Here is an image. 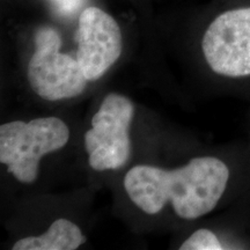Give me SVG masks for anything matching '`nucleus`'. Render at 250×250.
Returning <instances> with one entry per match:
<instances>
[{
    "label": "nucleus",
    "instance_id": "5",
    "mask_svg": "<svg viewBox=\"0 0 250 250\" xmlns=\"http://www.w3.org/2000/svg\"><path fill=\"white\" fill-rule=\"evenodd\" d=\"M202 49L217 74L250 77V7L230 9L215 18L203 36Z\"/></svg>",
    "mask_w": 250,
    "mask_h": 250
},
{
    "label": "nucleus",
    "instance_id": "7",
    "mask_svg": "<svg viewBox=\"0 0 250 250\" xmlns=\"http://www.w3.org/2000/svg\"><path fill=\"white\" fill-rule=\"evenodd\" d=\"M86 242L79 226L67 219L59 218L44 234L27 236L12 247L13 250H74Z\"/></svg>",
    "mask_w": 250,
    "mask_h": 250
},
{
    "label": "nucleus",
    "instance_id": "3",
    "mask_svg": "<svg viewBox=\"0 0 250 250\" xmlns=\"http://www.w3.org/2000/svg\"><path fill=\"white\" fill-rule=\"evenodd\" d=\"M62 40L55 29L43 27L35 35V52L28 65L31 89L46 101L78 96L87 80L77 58L61 52Z\"/></svg>",
    "mask_w": 250,
    "mask_h": 250
},
{
    "label": "nucleus",
    "instance_id": "9",
    "mask_svg": "<svg viewBox=\"0 0 250 250\" xmlns=\"http://www.w3.org/2000/svg\"><path fill=\"white\" fill-rule=\"evenodd\" d=\"M83 0H51L52 5L62 15L73 14L83 5Z\"/></svg>",
    "mask_w": 250,
    "mask_h": 250
},
{
    "label": "nucleus",
    "instance_id": "8",
    "mask_svg": "<svg viewBox=\"0 0 250 250\" xmlns=\"http://www.w3.org/2000/svg\"><path fill=\"white\" fill-rule=\"evenodd\" d=\"M181 250H221L225 249L218 236L206 228L196 230L180 247Z\"/></svg>",
    "mask_w": 250,
    "mask_h": 250
},
{
    "label": "nucleus",
    "instance_id": "2",
    "mask_svg": "<svg viewBox=\"0 0 250 250\" xmlns=\"http://www.w3.org/2000/svg\"><path fill=\"white\" fill-rule=\"evenodd\" d=\"M70 139L67 125L58 117L9 122L0 126V162L22 183L35 182L41 159L61 149Z\"/></svg>",
    "mask_w": 250,
    "mask_h": 250
},
{
    "label": "nucleus",
    "instance_id": "6",
    "mask_svg": "<svg viewBox=\"0 0 250 250\" xmlns=\"http://www.w3.org/2000/svg\"><path fill=\"white\" fill-rule=\"evenodd\" d=\"M77 61L88 81L98 80L121 57L122 31L114 18L101 8L87 7L76 34Z\"/></svg>",
    "mask_w": 250,
    "mask_h": 250
},
{
    "label": "nucleus",
    "instance_id": "1",
    "mask_svg": "<svg viewBox=\"0 0 250 250\" xmlns=\"http://www.w3.org/2000/svg\"><path fill=\"white\" fill-rule=\"evenodd\" d=\"M229 180L227 165L214 156H201L175 170L138 165L124 177L125 191L140 210L159 213L171 202L176 214L193 220L210 213Z\"/></svg>",
    "mask_w": 250,
    "mask_h": 250
},
{
    "label": "nucleus",
    "instance_id": "4",
    "mask_svg": "<svg viewBox=\"0 0 250 250\" xmlns=\"http://www.w3.org/2000/svg\"><path fill=\"white\" fill-rule=\"evenodd\" d=\"M133 114L134 105L126 96L111 93L103 99L92 120V129L85 134L86 151L93 169H118L127 161Z\"/></svg>",
    "mask_w": 250,
    "mask_h": 250
}]
</instances>
